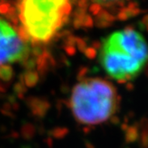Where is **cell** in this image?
<instances>
[{
    "label": "cell",
    "instance_id": "1",
    "mask_svg": "<svg viewBox=\"0 0 148 148\" xmlns=\"http://www.w3.org/2000/svg\"><path fill=\"white\" fill-rule=\"evenodd\" d=\"M147 61V45L134 28L116 30L106 37L99 52V62L107 75L119 82L135 79Z\"/></svg>",
    "mask_w": 148,
    "mask_h": 148
},
{
    "label": "cell",
    "instance_id": "2",
    "mask_svg": "<svg viewBox=\"0 0 148 148\" xmlns=\"http://www.w3.org/2000/svg\"><path fill=\"white\" fill-rule=\"evenodd\" d=\"M72 0H17L22 37L36 45L47 44L68 23Z\"/></svg>",
    "mask_w": 148,
    "mask_h": 148
},
{
    "label": "cell",
    "instance_id": "3",
    "mask_svg": "<svg viewBox=\"0 0 148 148\" xmlns=\"http://www.w3.org/2000/svg\"><path fill=\"white\" fill-rule=\"evenodd\" d=\"M120 106V96L112 82L103 78H87L73 87L70 108L78 123L100 125L111 120Z\"/></svg>",
    "mask_w": 148,
    "mask_h": 148
},
{
    "label": "cell",
    "instance_id": "4",
    "mask_svg": "<svg viewBox=\"0 0 148 148\" xmlns=\"http://www.w3.org/2000/svg\"><path fill=\"white\" fill-rule=\"evenodd\" d=\"M27 54L26 41L11 24L0 18V68L15 64Z\"/></svg>",
    "mask_w": 148,
    "mask_h": 148
},
{
    "label": "cell",
    "instance_id": "5",
    "mask_svg": "<svg viewBox=\"0 0 148 148\" xmlns=\"http://www.w3.org/2000/svg\"><path fill=\"white\" fill-rule=\"evenodd\" d=\"M130 0H72L73 7L78 6L82 14L89 15L96 21H103L113 17L126 7Z\"/></svg>",
    "mask_w": 148,
    "mask_h": 148
}]
</instances>
